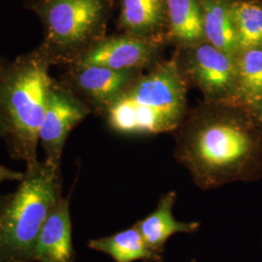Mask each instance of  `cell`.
Wrapping results in <instances>:
<instances>
[{"label": "cell", "mask_w": 262, "mask_h": 262, "mask_svg": "<svg viewBox=\"0 0 262 262\" xmlns=\"http://www.w3.org/2000/svg\"><path fill=\"white\" fill-rule=\"evenodd\" d=\"M175 131L174 157L201 189L261 178L262 130L247 108L204 102Z\"/></svg>", "instance_id": "6da1fadb"}, {"label": "cell", "mask_w": 262, "mask_h": 262, "mask_svg": "<svg viewBox=\"0 0 262 262\" xmlns=\"http://www.w3.org/2000/svg\"><path fill=\"white\" fill-rule=\"evenodd\" d=\"M187 85L176 56L160 61L107 109L109 126L126 135L176 130L187 116Z\"/></svg>", "instance_id": "7a4b0ae2"}, {"label": "cell", "mask_w": 262, "mask_h": 262, "mask_svg": "<svg viewBox=\"0 0 262 262\" xmlns=\"http://www.w3.org/2000/svg\"><path fill=\"white\" fill-rule=\"evenodd\" d=\"M53 66L38 47L6 64L0 78V103L6 123L4 139L10 156L26 164L37 159L39 131L54 79Z\"/></svg>", "instance_id": "3957f363"}, {"label": "cell", "mask_w": 262, "mask_h": 262, "mask_svg": "<svg viewBox=\"0 0 262 262\" xmlns=\"http://www.w3.org/2000/svg\"><path fill=\"white\" fill-rule=\"evenodd\" d=\"M19 183L0 211V262H33L39 232L61 196V172L44 160L27 164Z\"/></svg>", "instance_id": "277c9868"}, {"label": "cell", "mask_w": 262, "mask_h": 262, "mask_svg": "<svg viewBox=\"0 0 262 262\" xmlns=\"http://www.w3.org/2000/svg\"><path fill=\"white\" fill-rule=\"evenodd\" d=\"M114 0H27L26 9L41 20L40 49L54 64L72 66L105 37Z\"/></svg>", "instance_id": "5b68a950"}, {"label": "cell", "mask_w": 262, "mask_h": 262, "mask_svg": "<svg viewBox=\"0 0 262 262\" xmlns=\"http://www.w3.org/2000/svg\"><path fill=\"white\" fill-rule=\"evenodd\" d=\"M236 56L204 40L178 48L176 57L187 84L200 91L204 102L230 103L236 85Z\"/></svg>", "instance_id": "8992f818"}, {"label": "cell", "mask_w": 262, "mask_h": 262, "mask_svg": "<svg viewBox=\"0 0 262 262\" xmlns=\"http://www.w3.org/2000/svg\"><path fill=\"white\" fill-rule=\"evenodd\" d=\"M92 112L91 107L64 83L53 81L48 107L39 131L45 163L61 172V158L71 130Z\"/></svg>", "instance_id": "52a82bcc"}, {"label": "cell", "mask_w": 262, "mask_h": 262, "mask_svg": "<svg viewBox=\"0 0 262 262\" xmlns=\"http://www.w3.org/2000/svg\"><path fill=\"white\" fill-rule=\"evenodd\" d=\"M162 45V43L126 33L119 36H105L84 52L73 64L141 71L154 62Z\"/></svg>", "instance_id": "ba28073f"}, {"label": "cell", "mask_w": 262, "mask_h": 262, "mask_svg": "<svg viewBox=\"0 0 262 262\" xmlns=\"http://www.w3.org/2000/svg\"><path fill=\"white\" fill-rule=\"evenodd\" d=\"M68 73L70 84L75 94H81L97 110L107 111L130 84L140 75L136 70H114L100 66L73 64Z\"/></svg>", "instance_id": "9c48e42d"}, {"label": "cell", "mask_w": 262, "mask_h": 262, "mask_svg": "<svg viewBox=\"0 0 262 262\" xmlns=\"http://www.w3.org/2000/svg\"><path fill=\"white\" fill-rule=\"evenodd\" d=\"M70 194L59 197L42 226L33 251V261L74 262Z\"/></svg>", "instance_id": "30bf717a"}, {"label": "cell", "mask_w": 262, "mask_h": 262, "mask_svg": "<svg viewBox=\"0 0 262 262\" xmlns=\"http://www.w3.org/2000/svg\"><path fill=\"white\" fill-rule=\"evenodd\" d=\"M119 26L126 34L165 43L168 40L166 0H122Z\"/></svg>", "instance_id": "8fae6325"}, {"label": "cell", "mask_w": 262, "mask_h": 262, "mask_svg": "<svg viewBox=\"0 0 262 262\" xmlns=\"http://www.w3.org/2000/svg\"><path fill=\"white\" fill-rule=\"evenodd\" d=\"M176 200V191L170 190L163 193L156 209L134 224L150 249L162 255L171 236L177 233H195L200 228L199 222H179L174 217L173 209Z\"/></svg>", "instance_id": "7c38bea8"}, {"label": "cell", "mask_w": 262, "mask_h": 262, "mask_svg": "<svg viewBox=\"0 0 262 262\" xmlns=\"http://www.w3.org/2000/svg\"><path fill=\"white\" fill-rule=\"evenodd\" d=\"M88 247L109 255L115 262H163V255L150 249L134 225L115 234L92 239Z\"/></svg>", "instance_id": "4fadbf2b"}, {"label": "cell", "mask_w": 262, "mask_h": 262, "mask_svg": "<svg viewBox=\"0 0 262 262\" xmlns=\"http://www.w3.org/2000/svg\"><path fill=\"white\" fill-rule=\"evenodd\" d=\"M203 17L205 40L236 56L239 47L232 14L233 0H198Z\"/></svg>", "instance_id": "5bb4252c"}, {"label": "cell", "mask_w": 262, "mask_h": 262, "mask_svg": "<svg viewBox=\"0 0 262 262\" xmlns=\"http://www.w3.org/2000/svg\"><path fill=\"white\" fill-rule=\"evenodd\" d=\"M168 40L178 48L205 40L202 11L198 0H166Z\"/></svg>", "instance_id": "9a60e30c"}, {"label": "cell", "mask_w": 262, "mask_h": 262, "mask_svg": "<svg viewBox=\"0 0 262 262\" xmlns=\"http://www.w3.org/2000/svg\"><path fill=\"white\" fill-rule=\"evenodd\" d=\"M236 61V85L229 104L249 108L262 94V48L240 51Z\"/></svg>", "instance_id": "2e32d148"}, {"label": "cell", "mask_w": 262, "mask_h": 262, "mask_svg": "<svg viewBox=\"0 0 262 262\" xmlns=\"http://www.w3.org/2000/svg\"><path fill=\"white\" fill-rule=\"evenodd\" d=\"M232 14L239 52L262 48V0H233Z\"/></svg>", "instance_id": "e0dca14e"}, {"label": "cell", "mask_w": 262, "mask_h": 262, "mask_svg": "<svg viewBox=\"0 0 262 262\" xmlns=\"http://www.w3.org/2000/svg\"><path fill=\"white\" fill-rule=\"evenodd\" d=\"M24 177V172L4 167L0 165V184L3 182H19Z\"/></svg>", "instance_id": "ac0fdd59"}, {"label": "cell", "mask_w": 262, "mask_h": 262, "mask_svg": "<svg viewBox=\"0 0 262 262\" xmlns=\"http://www.w3.org/2000/svg\"><path fill=\"white\" fill-rule=\"evenodd\" d=\"M247 109L262 130V94Z\"/></svg>", "instance_id": "d6986e66"}, {"label": "cell", "mask_w": 262, "mask_h": 262, "mask_svg": "<svg viewBox=\"0 0 262 262\" xmlns=\"http://www.w3.org/2000/svg\"><path fill=\"white\" fill-rule=\"evenodd\" d=\"M5 134H6V123H5L4 115H3L2 107L0 103V138H4Z\"/></svg>", "instance_id": "ffe728a7"}, {"label": "cell", "mask_w": 262, "mask_h": 262, "mask_svg": "<svg viewBox=\"0 0 262 262\" xmlns=\"http://www.w3.org/2000/svg\"><path fill=\"white\" fill-rule=\"evenodd\" d=\"M8 196H9V194H4V195L0 194V211H1L2 207L4 206V204H5V202H6Z\"/></svg>", "instance_id": "44dd1931"}, {"label": "cell", "mask_w": 262, "mask_h": 262, "mask_svg": "<svg viewBox=\"0 0 262 262\" xmlns=\"http://www.w3.org/2000/svg\"><path fill=\"white\" fill-rule=\"evenodd\" d=\"M5 66L6 64H4L2 61H1V59H0V78H1V75H2V72H3V70H4V68H5Z\"/></svg>", "instance_id": "7402d4cb"}, {"label": "cell", "mask_w": 262, "mask_h": 262, "mask_svg": "<svg viewBox=\"0 0 262 262\" xmlns=\"http://www.w3.org/2000/svg\"><path fill=\"white\" fill-rule=\"evenodd\" d=\"M6 262H28V261H24V260H17V259H14V260H9V261Z\"/></svg>", "instance_id": "603a6c76"}, {"label": "cell", "mask_w": 262, "mask_h": 262, "mask_svg": "<svg viewBox=\"0 0 262 262\" xmlns=\"http://www.w3.org/2000/svg\"><path fill=\"white\" fill-rule=\"evenodd\" d=\"M189 262H196V259H191Z\"/></svg>", "instance_id": "cb8c5ba5"}]
</instances>
